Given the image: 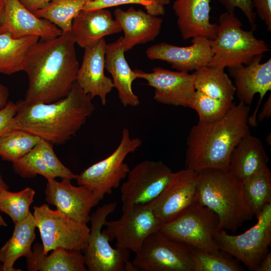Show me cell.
<instances>
[{"label":"cell","instance_id":"f546056e","mask_svg":"<svg viewBox=\"0 0 271 271\" xmlns=\"http://www.w3.org/2000/svg\"><path fill=\"white\" fill-rule=\"evenodd\" d=\"M39 39L36 36L14 38L9 33L0 34V73L11 75L23 71L28 52Z\"/></svg>","mask_w":271,"mask_h":271},{"label":"cell","instance_id":"d590c367","mask_svg":"<svg viewBox=\"0 0 271 271\" xmlns=\"http://www.w3.org/2000/svg\"><path fill=\"white\" fill-rule=\"evenodd\" d=\"M233 104L217 100L196 90L189 108L196 111L198 121L211 122L222 118Z\"/></svg>","mask_w":271,"mask_h":271},{"label":"cell","instance_id":"52a82bcc","mask_svg":"<svg viewBox=\"0 0 271 271\" xmlns=\"http://www.w3.org/2000/svg\"><path fill=\"white\" fill-rule=\"evenodd\" d=\"M142 145L141 139L131 138L129 129L123 128L120 141L115 150L77 175V184L88 188L100 201L105 195L111 194L126 177L130 168L124 160Z\"/></svg>","mask_w":271,"mask_h":271},{"label":"cell","instance_id":"6da1fadb","mask_svg":"<svg viewBox=\"0 0 271 271\" xmlns=\"http://www.w3.org/2000/svg\"><path fill=\"white\" fill-rule=\"evenodd\" d=\"M71 33L40 39L29 50L23 70L28 87L27 103H51L66 96L76 82L79 63Z\"/></svg>","mask_w":271,"mask_h":271},{"label":"cell","instance_id":"3957f363","mask_svg":"<svg viewBox=\"0 0 271 271\" xmlns=\"http://www.w3.org/2000/svg\"><path fill=\"white\" fill-rule=\"evenodd\" d=\"M249 111V106L240 101L221 119L193 126L186 141V168L197 173L206 169L227 171L232 151L250 133Z\"/></svg>","mask_w":271,"mask_h":271},{"label":"cell","instance_id":"ee69618b","mask_svg":"<svg viewBox=\"0 0 271 271\" xmlns=\"http://www.w3.org/2000/svg\"><path fill=\"white\" fill-rule=\"evenodd\" d=\"M9 96L8 88L0 82V109L4 108L7 104Z\"/></svg>","mask_w":271,"mask_h":271},{"label":"cell","instance_id":"8d00e7d4","mask_svg":"<svg viewBox=\"0 0 271 271\" xmlns=\"http://www.w3.org/2000/svg\"><path fill=\"white\" fill-rule=\"evenodd\" d=\"M128 4L142 5L148 13L153 16H163L165 12V6L158 0H92L87 3L82 10L91 11Z\"/></svg>","mask_w":271,"mask_h":271},{"label":"cell","instance_id":"b9f144b4","mask_svg":"<svg viewBox=\"0 0 271 271\" xmlns=\"http://www.w3.org/2000/svg\"><path fill=\"white\" fill-rule=\"evenodd\" d=\"M271 115V95H269L268 98L264 103L262 110L258 115V121L262 120L265 117H269Z\"/></svg>","mask_w":271,"mask_h":271},{"label":"cell","instance_id":"277c9868","mask_svg":"<svg viewBox=\"0 0 271 271\" xmlns=\"http://www.w3.org/2000/svg\"><path fill=\"white\" fill-rule=\"evenodd\" d=\"M196 201L217 215L220 230L234 232L253 216L244 199L242 183L226 171L206 169L197 172Z\"/></svg>","mask_w":271,"mask_h":271},{"label":"cell","instance_id":"60d3db41","mask_svg":"<svg viewBox=\"0 0 271 271\" xmlns=\"http://www.w3.org/2000/svg\"><path fill=\"white\" fill-rule=\"evenodd\" d=\"M28 10L33 12L39 10L53 0H19Z\"/></svg>","mask_w":271,"mask_h":271},{"label":"cell","instance_id":"e575fe53","mask_svg":"<svg viewBox=\"0 0 271 271\" xmlns=\"http://www.w3.org/2000/svg\"><path fill=\"white\" fill-rule=\"evenodd\" d=\"M194 271H242L238 261L221 251L212 253L195 249L192 252Z\"/></svg>","mask_w":271,"mask_h":271},{"label":"cell","instance_id":"7dc6e473","mask_svg":"<svg viewBox=\"0 0 271 271\" xmlns=\"http://www.w3.org/2000/svg\"><path fill=\"white\" fill-rule=\"evenodd\" d=\"M7 226V223L6 222L4 219L3 218L2 216L1 215L0 213V227Z\"/></svg>","mask_w":271,"mask_h":271},{"label":"cell","instance_id":"44dd1931","mask_svg":"<svg viewBox=\"0 0 271 271\" xmlns=\"http://www.w3.org/2000/svg\"><path fill=\"white\" fill-rule=\"evenodd\" d=\"M51 143L41 139L37 145L19 161L13 163L16 174L31 178L40 175L47 180L56 178L75 179V174L58 158Z\"/></svg>","mask_w":271,"mask_h":271},{"label":"cell","instance_id":"bcb514c9","mask_svg":"<svg viewBox=\"0 0 271 271\" xmlns=\"http://www.w3.org/2000/svg\"><path fill=\"white\" fill-rule=\"evenodd\" d=\"M5 0H0V25L2 22L4 11Z\"/></svg>","mask_w":271,"mask_h":271},{"label":"cell","instance_id":"d6986e66","mask_svg":"<svg viewBox=\"0 0 271 271\" xmlns=\"http://www.w3.org/2000/svg\"><path fill=\"white\" fill-rule=\"evenodd\" d=\"M106 43L104 38L84 48L82 61L78 71L76 83L93 99L98 97L103 105L114 88L112 79L104 72Z\"/></svg>","mask_w":271,"mask_h":271},{"label":"cell","instance_id":"30bf717a","mask_svg":"<svg viewBox=\"0 0 271 271\" xmlns=\"http://www.w3.org/2000/svg\"><path fill=\"white\" fill-rule=\"evenodd\" d=\"M193 249L158 230L145 240L132 263L139 270L194 271Z\"/></svg>","mask_w":271,"mask_h":271},{"label":"cell","instance_id":"4316f807","mask_svg":"<svg viewBox=\"0 0 271 271\" xmlns=\"http://www.w3.org/2000/svg\"><path fill=\"white\" fill-rule=\"evenodd\" d=\"M49 254L44 253L42 244L36 243L32 255L27 258L29 271H86L81 251L57 248Z\"/></svg>","mask_w":271,"mask_h":271},{"label":"cell","instance_id":"7bdbcfd3","mask_svg":"<svg viewBox=\"0 0 271 271\" xmlns=\"http://www.w3.org/2000/svg\"><path fill=\"white\" fill-rule=\"evenodd\" d=\"M271 270V252L269 251L263 258L255 271Z\"/></svg>","mask_w":271,"mask_h":271},{"label":"cell","instance_id":"ac0fdd59","mask_svg":"<svg viewBox=\"0 0 271 271\" xmlns=\"http://www.w3.org/2000/svg\"><path fill=\"white\" fill-rule=\"evenodd\" d=\"M191 42V45L185 47L160 43L148 48L146 55L150 60L167 62L179 71L189 72L208 66L213 56L210 39L196 37Z\"/></svg>","mask_w":271,"mask_h":271},{"label":"cell","instance_id":"5b68a950","mask_svg":"<svg viewBox=\"0 0 271 271\" xmlns=\"http://www.w3.org/2000/svg\"><path fill=\"white\" fill-rule=\"evenodd\" d=\"M234 12L220 15L215 38L210 39L213 56L208 66L224 69L249 63L269 51L262 40L256 38L254 30H244Z\"/></svg>","mask_w":271,"mask_h":271},{"label":"cell","instance_id":"ba28073f","mask_svg":"<svg viewBox=\"0 0 271 271\" xmlns=\"http://www.w3.org/2000/svg\"><path fill=\"white\" fill-rule=\"evenodd\" d=\"M33 215L45 254L57 248L82 251L86 247L90 229L86 223L75 221L47 204L33 206Z\"/></svg>","mask_w":271,"mask_h":271},{"label":"cell","instance_id":"5bb4252c","mask_svg":"<svg viewBox=\"0 0 271 271\" xmlns=\"http://www.w3.org/2000/svg\"><path fill=\"white\" fill-rule=\"evenodd\" d=\"M196 190L197 172L186 168L173 172L164 191L146 205L162 225L174 219L195 202Z\"/></svg>","mask_w":271,"mask_h":271},{"label":"cell","instance_id":"9c48e42d","mask_svg":"<svg viewBox=\"0 0 271 271\" xmlns=\"http://www.w3.org/2000/svg\"><path fill=\"white\" fill-rule=\"evenodd\" d=\"M257 222L244 233L232 235L221 229L216 234V244L222 251L255 271L269 252L271 242V203L266 204L257 217Z\"/></svg>","mask_w":271,"mask_h":271},{"label":"cell","instance_id":"f1b7e54d","mask_svg":"<svg viewBox=\"0 0 271 271\" xmlns=\"http://www.w3.org/2000/svg\"><path fill=\"white\" fill-rule=\"evenodd\" d=\"M193 74L196 90L217 100L233 103L235 88L224 69L206 66Z\"/></svg>","mask_w":271,"mask_h":271},{"label":"cell","instance_id":"4fadbf2b","mask_svg":"<svg viewBox=\"0 0 271 271\" xmlns=\"http://www.w3.org/2000/svg\"><path fill=\"white\" fill-rule=\"evenodd\" d=\"M103 231L110 241L115 239L116 246L135 253L145 240L159 230L161 224L146 205L137 206L122 212L117 220L106 221Z\"/></svg>","mask_w":271,"mask_h":271},{"label":"cell","instance_id":"7a4b0ae2","mask_svg":"<svg viewBox=\"0 0 271 271\" xmlns=\"http://www.w3.org/2000/svg\"><path fill=\"white\" fill-rule=\"evenodd\" d=\"M92 99L75 82L66 96L51 103H27L20 100L11 130L22 129L53 145L64 144L92 114Z\"/></svg>","mask_w":271,"mask_h":271},{"label":"cell","instance_id":"836d02e7","mask_svg":"<svg viewBox=\"0 0 271 271\" xmlns=\"http://www.w3.org/2000/svg\"><path fill=\"white\" fill-rule=\"evenodd\" d=\"M35 190L27 187L17 192L3 191L0 194V211L7 214L16 224L31 212L30 207L33 202Z\"/></svg>","mask_w":271,"mask_h":271},{"label":"cell","instance_id":"8fae6325","mask_svg":"<svg viewBox=\"0 0 271 271\" xmlns=\"http://www.w3.org/2000/svg\"><path fill=\"white\" fill-rule=\"evenodd\" d=\"M116 206V202L104 204L90 215L91 227L83 254L87 270L125 271L129 261V250L111 247L108 236L102 231L106 218Z\"/></svg>","mask_w":271,"mask_h":271},{"label":"cell","instance_id":"ffe728a7","mask_svg":"<svg viewBox=\"0 0 271 271\" xmlns=\"http://www.w3.org/2000/svg\"><path fill=\"white\" fill-rule=\"evenodd\" d=\"M9 33L14 38L29 36L41 39H50L62 32L49 21L38 17L26 9L19 0H5L0 34Z\"/></svg>","mask_w":271,"mask_h":271},{"label":"cell","instance_id":"7402d4cb","mask_svg":"<svg viewBox=\"0 0 271 271\" xmlns=\"http://www.w3.org/2000/svg\"><path fill=\"white\" fill-rule=\"evenodd\" d=\"M114 16L124 33L122 45L125 52L138 45L154 40L160 33L162 19L141 9L130 7L124 11L117 8Z\"/></svg>","mask_w":271,"mask_h":271},{"label":"cell","instance_id":"e0dca14e","mask_svg":"<svg viewBox=\"0 0 271 271\" xmlns=\"http://www.w3.org/2000/svg\"><path fill=\"white\" fill-rule=\"evenodd\" d=\"M262 55H258L249 63L228 68L234 80L235 93L246 105L251 104L255 94L259 95V101L253 114L248 117V124L257 125V113L266 93L271 90V59L260 63Z\"/></svg>","mask_w":271,"mask_h":271},{"label":"cell","instance_id":"ab89813d","mask_svg":"<svg viewBox=\"0 0 271 271\" xmlns=\"http://www.w3.org/2000/svg\"><path fill=\"white\" fill-rule=\"evenodd\" d=\"M251 2L256 15L264 23L267 30L270 31L271 0H251Z\"/></svg>","mask_w":271,"mask_h":271},{"label":"cell","instance_id":"1f68e13d","mask_svg":"<svg viewBox=\"0 0 271 271\" xmlns=\"http://www.w3.org/2000/svg\"><path fill=\"white\" fill-rule=\"evenodd\" d=\"M245 202L256 217L265 205L271 203V174L267 167L242 183Z\"/></svg>","mask_w":271,"mask_h":271},{"label":"cell","instance_id":"7c38bea8","mask_svg":"<svg viewBox=\"0 0 271 271\" xmlns=\"http://www.w3.org/2000/svg\"><path fill=\"white\" fill-rule=\"evenodd\" d=\"M173 173L161 161L146 160L134 166L121 187L122 212L155 199L166 188Z\"/></svg>","mask_w":271,"mask_h":271},{"label":"cell","instance_id":"d4e9b609","mask_svg":"<svg viewBox=\"0 0 271 271\" xmlns=\"http://www.w3.org/2000/svg\"><path fill=\"white\" fill-rule=\"evenodd\" d=\"M122 38L120 37L116 41L106 44L105 69L111 76L114 88L122 105L136 107L140 105V101L133 91L132 83L138 78L134 70L130 68L126 60Z\"/></svg>","mask_w":271,"mask_h":271},{"label":"cell","instance_id":"c3c4849f","mask_svg":"<svg viewBox=\"0 0 271 271\" xmlns=\"http://www.w3.org/2000/svg\"><path fill=\"white\" fill-rule=\"evenodd\" d=\"M158 1L164 6L167 5L170 3V0H158Z\"/></svg>","mask_w":271,"mask_h":271},{"label":"cell","instance_id":"74e56055","mask_svg":"<svg viewBox=\"0 0 271 271\" xmlns=\"http://www.w3.org/2000/svg\"><path fill=\"white\" fill-rule=\"evenodd\" d=\"M219 1L224 6L227 12H234L236 8L240 9L251 25L252 29L254 30L256 28L255 23L256 14L254 10L251 0H219Z\"/></svg>","mask_w":271,"mask_h":271},{"label":"cell","instance_id":"484cf974","mask_svg":"<svg viewBox=\"0 0 271 271\" xmlns=\"http://www.w3.org/2000/svg\"><path fill=\"white\" fill-rule=\"evenodd\" d=\"M268 161L261 141L249 133L232 151L227 172L237 181L242 183L266 168Z\"/></svg>","mask_w":271,"mask_h":271},{"label":"cell","instance_id":"cb8c5ba5","mask_svg":"<svg viewBox=\"0 0 271 271\" xmlns=\"http://www.w3.org/2000/svg\"><path fill=\"white\" fill-rule=\"evenodd\" d=\"M121 29L107 9L82 10L74 18L70 32L75 43L85 48Z\"/></svg>","mask_w":271,"mask_h":271},{"label":"cell","instance_id":"8992f818","mask_svg":"<svg viewBox=\"0 0 271 271\" xmlns=\"http://www.w3.org/2000/svg\"><path fill=\"white\" fill-rule=\"evenodd\" d=\"M217 215L195 201L173 220L161 225L159 230L169 238L195 249L219 253L215 241L220 230Z\"/></svg>","mask_w":271,"mask_h":271},{"label":"cell","instance_id":"681fc988","mask_svg":"<svg viewBox=\"0 0 271 271\" xmlns=\"http://www.w3.org/2000/svg\"><path fill=\"white\" fill-rule=\"evenodd\" d=\"M0 271H3V265L1 262H0Z\"/></svg>","mask_w":271,"mask_h":271},{"label":"cell","instance_id":"603a6c76","mask_svg":"<svg viewBox=\"0 0 271 271\" xmlns=\"http://www.w3.org/2000/svg\"><path fill=\"white\" fill-rule=\"evenodd\" d=\"M210 0H175L173 10L182 38H215L217 24L210 22Z\"/></svg>","mask_w":271,"mask_h":271},{"label":"cell","instance_id":"f6af8a7d","mask_svg":"<svg viewBox=\"0 0 271 271\" xmlns=\"http://www.w3.org/2000/svg\"><path fill=\"white\" fill-rule=\"evenodd\" d=\"M8 189V185L5 183L2 175L0 174V194L3 191Z\"/></svg>","mask_w":271,"mask_h":271},{"label":"cell","instance_id":"9a60e30c","mask_svg":"<svg viewBox=\"0 0 271 271\" xmlns=\"http://www.w3.org/2000/svg\"><path fill=\"white\" fill-rule=\"evenodd\" d=\"M138 79L146 81L155 89L154 99L161 104L189 107L196 91L194 76L185 71H174L160 67L151 72L134 70Z\"/></svg>","mask_w":271,"mask_h":271},{"label":"cell","instance_id":"83f0119b","mask_svg":"<svg viewBox=\"0 0 271 271\" xmlns=\"http://www.w3.org/2000/svg\"><path fill=\"white\" fill-rule=\"evenodd\" d=\"M36 228L31 212L26 218L14 224L11 237L0 248V262L3 264V271L22 270L15 268L14 265L20 257L27 258L32 255Z\"/></svg>","mask_w":271,"mask_h":271},{"label":"cell","instance_id":"d6a6232c","mask_svg":"<svg viewBox=\"0 0 271 271\" xmlns=\"http://www.w3.org/2000/svg\"><path fill=\"white\" fill-rule=\"evenodd\" d=\"M41 138L28 131L14 129L0 137V157L13 163L19 161L30 152Z\"/></svg>","mask_w":271,"mask_h":271},{"label":"cell","instance_id":"f35d334b","mask_svg":"<svg viewBox=\"0 0 271 271\" xmlns=\"http://www.w3.org/2000/svg\"><path fill=\"white\" fill-rule=\"evenodd\" d=\"M17 104L8 101L6 106L0 109V137L11 130V126L17 113Z\"/></svg>","mask_w":271,"mask_h":271},{"label":"cell","instance_id":"4dcf8cb0","mask_svg":"<svg viewBox=\"0 0 271 271\" xmlns=\"http://www.w3.org/2000/svg\"><path fill=\"white\" fill-rule=\"evenodd\" d=\"M91 1L53 0L33 13L38 17L49 21L62 32H68L71 30L74 18Z\"/></svg>","mask_w":271,"mask_h":271},{"label":"cell","instance_id":"2e32d148","mask_svg":"<svg viewBox=\"0 0 271 271\" xmlns=\"http://www.w3.org/2000/svg\"><path fill=\"white\" fill-rule=\"evenodd\" d=\"M71 180H48L45 190L47 203L71 219L79 222H89L90 211L100 201L93 193L83 185L76 187Z\"/></svg>","mask_w":271,"mask_h":271}]
</instances>
